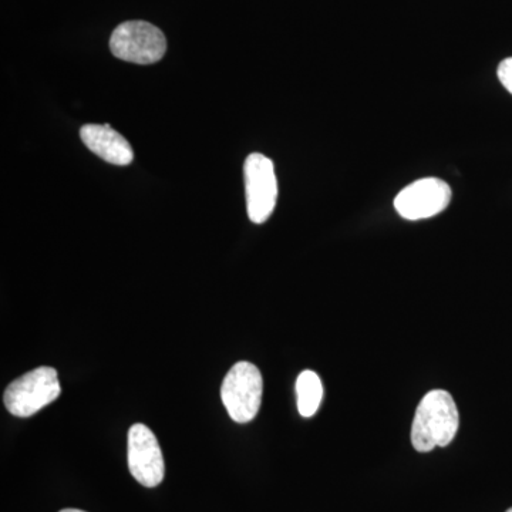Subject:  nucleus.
<instances>
[{
	"mask_svg": "<svg viewBox=\"0 0 512 512\" xmlns=\"http://www.w3.org/2000/svg\"><path fill=\"white\" fill-rule=\"evenodd\" d=\"M59 512H86V511L76 510V508H66V510H62Z\"/></svg>",
	"mask_w": 512,
	"mask_h": 512,
	"instance_id": "nucleus-11",
	"label": "nucleus"
},
{
	"mask_svg": "<svg viewBox=\"0 0 512 512\" xmlns=\"http://www.w3.org/2000/svg\"><path fill=\"white\" fill-rule=\"evenodd\" d=\"M80 137L84 146L107 163L121 167L133 163V148L110 124H86L80 130Z\"/></svg>",
	"mask_w": 512,
	"mask_h": 512,
	"instance_id": "nucleus-8",
	"label": "nucleus"
},
{
	"mask_svg": "<svg viewBox=\"0 0 512 512\" xmlns=\"http://www.w3.org/2000/svg\"><path fill=\"white\" fill-rule=\"evenodd\" d=\"M497 73L501 84L512 94V57H508L500 63Z\"/></svg>",
	"mask_w": 512,
	"mask_h": 512,
	"instance_id": "nucleus-10",
	"label": "nucleus"
},
{
	"mask_svg": "<svg viewBox=\"0 0 512 512\" xmlns=\"http://www.w3.org/2000/svg\"><path fill=\"white\" fill-rule=\"evenodd\" d=\"M244 177L249 220L254 224H264L274 212L278 200L274 163L264 154H251L245 160Z\"/></svg>",
	"mask_w": 512,
	"mask_h": 512,
	"instance_id": "nucleus-5",
	"label": "nucleus"
},
{
	"mask_svg": "<svg viewBox=\"0 0 512 512\" xmlns=\"http://www.w3.org/2000/svg\"><path fill=\"white\" fill-rule=\"evenodd\" d=\"M60 393L62 387L56 369L42 366L10 383L3 403L13 416L30 417L55 402Z\"/></svg>",
	"mask_w": 512,
	"mask_h": 512,
	"instance_id": "nucleus-2",
	"label": "nucleus"
},
{
	"mask_svg": "<svg viewBox=\"0 0 512 512\" xmlns=\"http://www.w3.org/2000/svg\"><path fill=\"white\" fill-rule=\"evenodd\" d=\"M128 470L143 487L154 488L163 483L165 464L156 434L146 424L137 423L128 430Z\"/></svg>",
	"mask_w": 512,
	"mask_h": 512,
	"instance_id": "nucleus-6",
	"label": "nucleus"
},
{
	"mask_svg": "<svg viewBox=\"0 0 512 512\" xmlns=\"http://www.w3.org/2000/svg\"><path fill=\"white\" fill-rule=\"evenodd\" d=\"M453 198L450 185L440 178H421L394 198V208L409 221L427 220L443 212Z\"/></svg>",
	"mask_w": 512,
	"mask_h": 512,
	"instance_id": "nucleus-7",
	"label": "nucleus"
},
{
	"mask_svg": "<svg viewBox=\"0 0 512 512\" xmlns=\"http://www.w3.org/2000/svg\"><path fill=\"white\" fill-rule=\"evenodd\" d=\"M110 49L117 59L147 66L163 59L167 52V39L157 26L144 20H130L114 30Z\"/></svg>",
	"mask_w": 512,
	"mask_h": 512,
	"instance_id": "nucleus-4",
	"label": "nucleus"
},
{
	"mask_svg": "<svg viewBox=\"0 0 512 512\" xmlns=\"http://www.w3.org/2000/svg\"><path fill=\"white\" fill-rule=\"evenodd\" d=\"M507 512H512V508H510V510H508Z\"/></svg>",
	"mask_w": 512,
	"mask_h": 512,
	"instance_id": "nucleus-12",
	"label": "nucleus"
},
{
	"mask_svg": "<svg viewBox=\"0 0 512 512\" xmlns=\"http://www.w3.org/2000/svg\"><path fill=\"white\" fill-rule=\"evenodd\" d=\"M323 399V384L312 370H305L296 380V402L302 417L315 416Z\"/></svg>",
	"mask_w": 512,
	"mask_h": 512,
	"instance_id": "nucleus-9",
	"label": "nucleus"
},
{
	"mask_svg": "<svg viewBox=\"0 0 512 512\" xmlns=\"http://www.w3.org/2000/svg\"><path fill=\"white\" fill-rule=\"evenodd\" d=\"M460 416L453 396L446 390H433L421 399L414 414L412 444L419 453L447 447L456 437Z\"/></svg>",
	"mask_w": 512,
	"mask_h": 512,
	"instance_id": "nucleus-1",
	"label": "nucleus"
},
{
	"mask_svg": "<svg viewBox=\"0 0 512 512\" xmlns=\"http://www.w3.org/2000/svg\"><path fill=\"white\" fill-rule=\"evenodd\" d=\"M264 380L258 367L238 362L231 367L221 386V399L232 420L239 424L255 419L261 409Z\"/></svg>",
	"mask_w": 512,
	"mask_h": 512,
	"instance_id": "nucleus-3",
	"label": "nucleus"
}]
</instances>
